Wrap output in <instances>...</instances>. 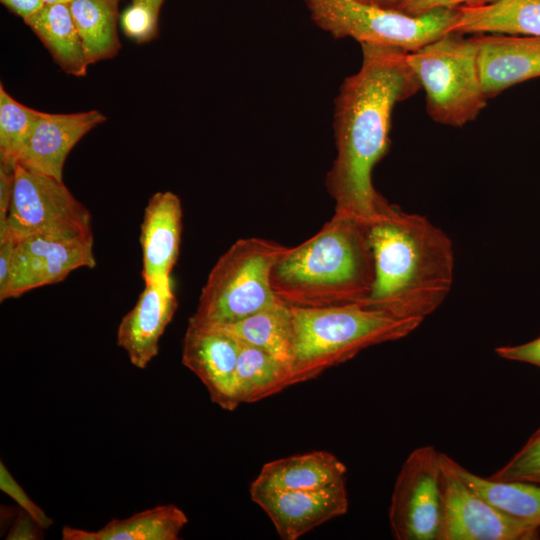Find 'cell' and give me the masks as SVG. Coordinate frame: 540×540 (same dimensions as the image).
I'll return each instance as SVG.
<instances>
[{
    "label": "cell",
    "instance_id": "1",
    "mask_svg": "<svg viewBox=\"0 0 540 540\" xmlns=\"http://www.w3.org/2000/svg\"><path fill=\"white\" fill-rule=\"evenodd\" d=\"M362 63L347 77L335 100L336 158L325 184L335 212L370 224L383 196L372 183L376 164L389 149L394 106L421 88L395 48L361 44Z\"/></svg>",
    "mask_w": 540,
    "mask_h": 540
},
{
    "label": "cell",
    "instance_id": "2",
    "mask_svg": "<svg viewBox=\"0 0 540 540\" xmlns=\"http://www.w3.org/2000/svg\"><path fill=\"white\" fill-rule=\"evenodd\" d=\"M368 235L375 280L363 306L423 321L442 305L452 288L451 239L427 217L405 212L384 197Z\"/></svg>",
    "mask_w": 540,
    "mask_h": 540
},
{
    "label": "cell",
    "instance_id": "3",
    "mask_svg": "<svg viewBox=\"0 0 540 540\" xmlns=\"http://www.w3.org/2000/svg\"><path fill=\"white\" fill-rule=\"evenodd\" d=\"M368 228L334 213L315 235L287 247L271 272L276 296L297 308L363 306L375 280Z\"/></svg>",
    "mask_w": 540,
    "mask_h": 540
},
{
    "label": "cell",
    "instance_id": "4",
    "mask_svg": "<svg viewBox=\"0 0 540 540\" xmlns=\"http://www.w3.org/2000/svg\"><path fill=\"white\" fill-rule=\"evenodd\" d=\"M292 315V385L316 378L371 346L402 339L423 322L361 305L292 307Z\"/></svg>",
    "mask_w": 540,
    "mask_h": 540
},
{
    "label": "cell",
    "instance_id": "5",
    "mask_svg": "<svg viewBox=\"0 0 540 540\" xmlns=\"http://www.w3.org/2000/svg\"><path fill=\"white\" fill-rule=\"evenodd\" d=\"M287 247L263 238H242L217 260L189 321L219 327L237 322L281 301L271 272Z\"/></svg>",
    "mask_w": 540,
    "mask_h": 540
},
{
    "label": "cell",
    "instance_id": "6",
    "mask_svg": "<svg viewBox=\"0 0 540 540\" xmlns=\"http://www.w3.org/2000/svg\"><path fill=\"white\" fill-rule=\"evenodd\" d=\"M406 60L426 93L427 112L435 122L460 127L486 106L475 36L446 33L406 53Z\"/></svg>",
    "mask_w": 540,
    "mask_h": 540
},
{
    "label": "cell",
    "instance_id": "7",
    "mask_svg": "<svg viewBox=\"0 0 540 540\" xmlns=\"http://www.w3.org/2000/svg\"><path fill=\"white\" fill-rule=\"evenodd\" d=\"M311 19L335 38L399 49L406 53L449 33L455 9H438L412 16L357 0H303Z\"/></svg>",
    "mask_w": 540,
    "mask_h": 540
},
{
    "label": "cell",
    "instance_id": "8",
    "mask_svg": "<svg viewBox=\"0 0 540 540\" xmlns=\"http://www.w3.org/2000/svg\"><path fill=\"white\" fill-rule=\"evenodd\" d=\"M91 237L92 218L63 181L15 165L13 192L0 237Z\"/></svg>",
    "mask_w": 540,
    "mask_h": 540
},
{
    "label": "cell",
    "instance_id": "9",
    "mask_svg": "<svg viewBox=\"0 0 540 540\" xmlns=\"http://www.w3.org/2000/svg\"><path fill=\"white\" fill-rule=\"evenodd\" d=\"M443 519L441 452L427 445L414 449L397 475L389 523L397 540H439Z\"/></svg>",
    "mask_w": 540,
    "mask_h": 540
},
{
    "label": "cell",
    "instance_id": "10",
    "mask_svg": "<svg viewBox=\"0 0 540 540\" xmlns=\"http://www.w3.org/2000/svg\"><path fill=\"white\" fill-rule=\"evenodd\" d=\"M443 519L439 540H536L540 527L521 522L491 504L456 473L441 452Z\"/></svg>",
    "mask_w": 540,
    "mask_h": 540
},
{
    "label": "cell",
    "instance_id": "11",
    "mask_svg": "<svg viewBox=\"0 0 540 540\" xmlns=\"http://www.w3.org/2000/svg\"><path fill=\"white\" fill-rule=\"evenodd\" d=\"M96 260L91 237L35 235L16 240L9 277L0 301L64 280L79 268H93Z\"/></svg>",
    "mask_w": 540,
    "mask_h": 540
},
{
    "label": "cell",
    "instance_id": "12",
    "mask_svg": "<svg viewBox=\"0 0 540 540\" xmlns=\"http://www.w3.org/2000/svg\"><path fill=\"white\" fill-rule=\"evenodd\" d=\"M239 347V341L222 329L188 321L182 363L200 379L211 401L229 411L240 405L236 392Z\"/></svg>",
    "mask_w": 540,
    "mask_h": 540
},
{
    "label": "cell",
    "instance_id": "13",
    "mask_svg": "<svg viewBox=\"0 0 540 540\" xmlns=\"http://www.w3.org/2000/svg\"><path fill=\"white\" fill-rule=\"evenodd\" d=\"M283 540H296L321 524L344 515L349 506L345 484L319 490L250 489Z\"/></svg>",
    "mask_w": 540,
    "mask_h": 540
},
{
    "label": "cell",
    "instance_id": "14",
    "mask_svg": "<svg viewBox=\"0 0 540 540\" xmlns=\"http://www.w3.org/2000/svg\"><path fill=\"white\" fill-rule=\"evenodd\" d=\"M105 120L106 116L98 110L40 112L17 163L32 172L63 181V167L70 151Z\"/></svg>",
    "mask_w": 540,
    "mask_h": 540
},
{
    "label": "cell",
    "instance_id": "15",
    "mask_svg": "<svg viewBox=\"0 0 540 540\" xmlns=\"http://www.w3.org/2000/svg\"><path fill=\"white\" fill-rule=\"evenodd\" d=\"M176 308L171 277L145 283L117 329V345L127 353L132 365L144 369L157 356L160 338Z\"/></svg>",
    "mask_w": 540,
    "mask_h": 540
},
{
    "label": "cell",
    "instance_id": "16",
    "mask_svg": "<svg viewBox=\"0 0 540 540\" xmlns=\"http://www.w3.org/2000/svg\"><path fill=\"white\" fill-rule=\"evenodd\" d=\"M478 69L485 96L540 77V37L478 35Z\"/></svg>",
    "mask_w": 540,
    "mask_h": 540
},
{
    "label": "cell",
    "instance_id": "17",
    "mask_svg": "<svg viewBox=\"0 0 540 540\" xmlns=\"http://www.w3.org/2000/svg\"><path fill=\"white\" fill-rule=\"evenodd\" d=\"M182 233V204L171 191L153 194L141 224L142 278L145 283L171 277Z\"/></svg>",
    "mask_w": 540,
    "mask_h": 540
},
{
    "label": "cell",
    "instance_id": "18",
    "mask_svg": "<svg viewBox=\"0 0 540 540\" xmlns=\"http://www.w3.org/2000/svg\"><path fill=\"white\" fill-rule=\"evenodd\" d=\"M346 473L332 453L312 451L264 464L250 489L319 490L345 484Z\"/></svg>",
    "mask_w": 540,
    "mask_h": 540
},
{
    "label": "cell",
    "instance_id": "19",
    "mask_svg": "<svg viewBox=\"0 0 540 540\" xmlns=\"http://www.w3.org/2000/svg\"><path fill=\"white\" fill-rule=\"evenodd\" d=\"M449 33H503L540 37V0H496L456 8Z\"/></svg>",
    "mask_w": 540,
    "mask_h": 540
},
{
    "label": "cell",
    "instance_id": "20",
    "mask_svg": "<svg viewBox=\"0 0 540 540\" xmlns=\"http://www.w3.org/2000/svg\"><path fill=\"white\" fill-rule=\"evenodd\" d=\"M188 523L174 504L158 505L125 519H112L98 530L64 526L63 540H178Z\"/></svg>",
    "mask_w": 540,
    "mask_h": 540
},
{
    "label": "cell",
    "instance_id": "21",
    "mask_svg": "<svg viewBox=\"0 0 540 540\" xmlns=\"http://www.w3.org/2000/svg\"><path fill=\"white\" fill-rule=\"evenodd\" d=\"M24 22L65 73L76 77L87 74L90 64L68 3L45 4Z\"/></svg>",
    "mask_w": 540,
    "mask_h": 540
},
{
    "label": "cell",
    "instance_id": "22",
    "mask_svg": "<svg viewBox=\"0 0 540 540\" xmlns=\"http://www.w3.org/2000/svg\"><path fill=\"white\" fill-rule=\"evenodd\" d=\"M217 328L239 342L262 349L289 365L293 315L292 307L286 303L279 301L237 322Z\"/></svg>",
    "mask_w": 540,
    "mask_h": 540
},
{
    "label": "cell",
    "instance_id": "23",
    "mask_svg": "<svg viewBox=\"0 0 540 540\" xmlns=\"http://www.w3.org/2000/svg\"><path fill=\"white\" fill-rule=\"evenodd\" d=\"M120 0H71L68 3L89 64L112 59L120 48Z\"/></svg>",
    "mask_w": 540,
    "mask_h": 540
},
{
    "label": "cell",
    "instance_id": "24",
    "mask_svg": "<svg viewBox=\"0 0 540 540\" xmlns=\"http://www.w3.org/2000/svg\"><path fill=\"white\" fill-rule=\"evenodd\" d=\"M239 344L236 368L239 404L257 402L292 386L287 363L257 347Z\"/></svg>",
    "mask_w": 540,
    "mask_h": 540
},
{
    "label": "cell",
    "instance_id": "25",
    "mask_svg": "<svg viewBox=\"0 0 540 540\" xmlns=\"http://www.w3.org/2000/svg\"><path fill=\"white\" fill-rule=\"evenodd\" d=\"M453 467L469 487L504 513L521 522L540 527V485L483 478L454 459Z\"/></svg>",
    "mask_w": 540,
    "mask_h": 540
},
{
    "label": "cell",
    "instance_id": "26",
    "mask_svg": "<svg viewBox=\"0 0 540 540\" xmlns=\"http://www.w3.org/2000/svg\"><path fill=\"white\" fill-rule=\"evenodd\" d=\"M40 112L18 102L0 85V162L17 163Z\"/></svg>",
    "mask_w": 540,
    "mask_h": 540
},
{
    "label": "cell",
    "instance_id": "27",
    "mask_svg": "<svg viewBox=\"0 0 540 540\" xmlns=\"http://www.w3.org/2000/svg\"><path fill=\"white\" fill-rule=\"evenodd\" d=\"M489 478L540 485V426L521 449Z\"/></svg>",
    "mask_w": 540,
    "mask_h": 540
},
{
    "label": "cell",
    "instance_id": "28",
    "mask_svg": "<svg viewBox=\"0 0 540 540\" xmlns=\"http://www.w3.org/2000/svg\"><path fill=\"white\" fill-rule=\"evenodd\" d=\"M159 13L152 8L132 3L120 15L125 35L137 43L149 42L157 36Z\"/></svg>",
    "mask_w": 540,
    "mask_h": 540
},
{
    "label": "cell",
    "instance_id": "29",
    "mask_svg": "<svg viewBox=\"0 0 540 540\" xmlns=\"http://www.w3.org/2000/svg\"><path fill=\"white\" fill-rule=\"evenodd\" d=\"M0 488L13 498L42 529H47L53 524L52 519L29 498L2 462L0 465Z\"/></svg>",
    "mask_w": 540,
    "mask_h": 540
},
{
    "label": "cell",
    "instance_id": "30",
    "mask_svg": "<svg viewBox=\"0 0 540 540\" xmlns=\"http://www.w3.org/2000/svg\"><path fill=\"white\" fill-rule=\"evenodd\" d=\"M496 0H403L398 11L418 16L438 9H455L465 5H481Z\"/></svg>",
    "mask_w": 540,
    "mask_h": 540
},
{
    "label": "cell",
    "instance_id": "31",
    "mask_svg": "<svg viewBox=\"0 0 540 540\" xmlns=\"http://www.w3.org/2000/svg\"><path fill=\"white\" fill-rule=\"evenodd\" d=\"M496 354L506 360L522 362L540 368V337L519 345L501 346Z\"/></svg>",
    "mask_w": 540,
    "mask_h": 540
},
{
    "label": "cell",
    "instance_id": "32",
    "mask_svg": "<svg viewBox=\"0 0 540 540\" xmlns=\"http://www.w3.org/2000/svg\"><path fill=\"white\" fill-rule=\"evenodd\" d=\"M15 165L0 162V225L4 224L8 215L14 185Z\"/></svg>",
    "mask_w": 540,
    "mask_h": 540
},
{
    "label": "cell",
    "instance_id": "33",
    "mask_svg": "<svg viewBox=\"0 0 540 540\" xmlns=\"http://www.w3.org/2000/svg\"><path fill=\"white\" fill-rule=\"evenodd\" d=\"M34 525H38L34 519L25 511H20V515L6 539H38L37 529L42 528L35 529Z\"/></svg>",
    "mask_w": 540,
    "mask_h": 540
},
{
    "label": "cell",
    "instance_id": "34",
    "mask_svg": "<svg viewBox=\"0 0 540 540\" xmlns=\"http://www.w3.org/2000/svg\"><path fill=\"white\" fill-rule=\"evenodd\" d=\"M12 13L24 21L37 13L44 5L43 0H0Z\"/></svg>",
    "mask_w": 540,
    "mask_h": 540
},
{
    "label": "cell",
    "instance_id": "35",
    "mask_svg": "<svg viewBox=\"0 0 540 540\" xmlns=\"http://www.w3.org/2000/svg\"><path fill=\"white\" fill-rule=\"evenodd\" d=\"M359 2L370 4L386 9L397 10L403 0H357Z\"/></svg>",
    "mask_w": 540,
    "mask_h": 540
},
{
    "label": "cell",
    "instance_id": "36",
    "mask_svg": "<svg viewBox=\"0 0 540 540\" xmlns=\"http://www.w3.org/2000/svg\"><path fill=\"white\" fill-rule=\"evenodd\" d=\"M132 3L144 4L152 8L157 13H160L164 0H131Z\"/></svg>",
    "mask_w": 540,
    "mask_h": 540
},
{
    "label": "cell",
    "instance_id": "37",
    "mask_svg": "<svg viewBox=\"0 0 540 540\" xmlns=\"http://www.w3.org/2000/svg\"><path fill=\"white\" fill-rule=\"evenodd\" d=\"M45 4L69 3L71 0H43Z\"/></svg>",
    "mask_w": 540,
    "mask_h": 540
},
{
    "label": "cell",
    "instance_id": "38",
    "mask_svg": "<svg viewBox=\"0 0 540 540\" xmlns=\"http://www.w3.org/2000/svg\"><path fill=\"white\" fill-rule=\"evenodd\" d=\"M400 6V5H399Z\"/></svg>",
    "mask_w": 540,
    "mask_h": 540
}]
</instances>
